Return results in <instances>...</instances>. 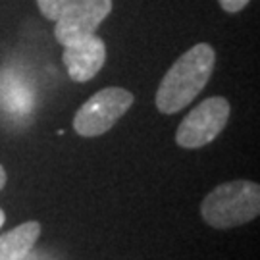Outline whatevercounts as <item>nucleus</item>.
<instances>
[{
	"label": "nucleus",
	"mask_w": 260,
	"mask_h": 260,
	"mask_svg": "<svg viewBox=\"0 0 260 260\" xmlns=\"http://www.w3.org/2000/svg\"><path fill=\"white\" fill-rule=\"evenodd\" d=\"M216 66V52L210 45L199 43L177 58L162 77L156 91V108L162 114H176L195 101L206 87Z\"/></svg>",
	"instance_id": "f257e3e1"
},
{
	"label": "nucleus",
	"mask_w": 260,
	"mask_h": 260,
	"mask_svg": "<svg viewBox=\"0 0 260 260\" xmlns=\"http://www.w3.org/2000/svg\"><path fill=\"white\" fill-rule=\"evenodd\" d=\"M260 214V187L237 179L214 187L201 203V216L214 230H232L251 222Z\"/></svg>",
	"instance_id": "f03ea898"
},
{
	"label": "nucleus",
	"mask_w": 260,
	"mask_h": 260,
	"mask_svg": "<svg viewBox=\"0 0 260 260\" xmlns=\"http://www.w3.org/2000/svg\"><path fill=\"white\" fill-rule=\"evenodd\" d=\"M133 101V94L121 87H106L94 93L75 112V133L79 137H101L129 110Z\"/></svg>",
	"instance_id": "7ed1b4c3"
},
{
	"label": "nucleus",
	"mask_w": 260,
	"mask_h": 260,
	"mask_svg": "<svg viewBox=\"0 0 260 260\" xmlns=\"http://www.w3.org/2000/svg\"><path fill=\"white\" fill-rule=\"evenodd\" d=\"M232 106L223 96H210L195 106L179 123L176 143L183 149H201L212 143L230 120Z\"/></svg>",
	"instance_id": "20e7f679"
},
{
	"label": "nucleus",
	"mask_w": 260,
	"mask_h": 260,
	"mask_svg": "<svg viewBox=\"0 0 260 260\" xmlns=\"http://www.w3.org/2000/svg\"><path fill=\"white\" fill-rule=\"evenodd\" d=\"M112 6V0H70L54 21L56 41L66 47L89 35H96L99 25L110 16Z\"/></svg>",
	"instance_id": "39448f33"
},
{
	"label": "nucleus",
	"mask_w": 260,
	"mask_h": 260,
	"mask_svg": "<svg viewBox=\"0 0 260 260\" xmlns=\"http://www.w3.org/2000/svg\"><path fill=\"white\" fill-rule=\"evenodd\" d=\"M62 60L70 79H74L75 83L91 81L106 62L104 41L96 35H89L81 41L70 43L64 47Z\"/></svg>",
	"instance_id": "423d86ee"
},
{
	"label": "nucleus",
	"mask_w": 260,
	"mask_h": 260,
	"mask_svg": "<svg viewBox=\"0 0 260 260\" xmlns=\"http://www.w3.org/2000/svg\"><path fill=\"white\" fill-rule=\"evenodd\" d=\"M39 235V222H25L0 235V260H23L37 245Z\"/></svg>",
	"instance_id": "0eeeda50"
},
{
	"label": "nucleus",
	"mask_w": 260,
	"mask_h": 260,
	"mask_svg": "<svg viewBox=\"0 0 260 260\" xmlns=\"http://www.w3.org/2000/svg\"><path fill=\"white\" fill-rule=\"evenodd\" d=\"M41 14L50 21H56V18L62 14V10L70 4V0H37Z\"/></svg>",
	"instance_id": "6e6552de"
},
{
	"label": "nucleus",
	"mask_w": 260,
	"mask_h": 260,
	"mask_svg": "<svg viewBox=\"0 0 260 260\" xmlns=\"http://www.w3.org/2000/svg\"><path fill=\"white\" fill-rule=\"evenodd\" d=\"M251 0H218V4L222 6V10H225L228 14H237L241 12Z\"/></svg>",
	"instance_id": "1a4fd4ad"
},
{
	"label": "nucleus",
	"mask_w": 260,
	"mask_h": 260,
	"mask_svg": "<svg viewBox=\"0 0 260 260\" xmlns=\"http://www.w3.org/2000/svg\"><path fill=\"white\" fill-rule=\"evenodd\" d=\"M6 179H8V176H6V170L0 166V191L4 189V185H6Z\"/></svg>",
	"instance_id": "9d476101"
},
{
	"label": "nucleus",
	"mask_w": 260,
	"mask_h": 260,
	"mask_svg": "<svg viewBox=\"0 0 260 260\" xmlns=\"http://www.w3.org/2000/svg\"><path fill=\"white\" fill-rule=\"evenodd\" d=\"M4 220H6V214H4V210L0 208V228L4 225Z\"/></svg>",
	"instance_id": "9b49d317"
}]
</instances>
